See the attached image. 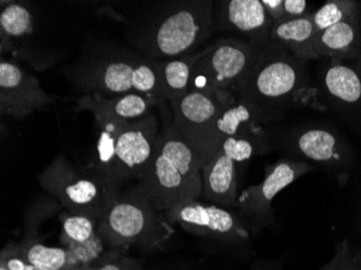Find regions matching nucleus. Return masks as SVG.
<instances>
[{
    "label": "nucleus",
    "instance_id": "f257e3e1",
    "mask_svg": "<svg viewBox=\"0 0 361 270\" xmlns=\"http://www.w3.org/2000/svg\"><path fill=\"white\" fill-rule=\"evenodd\" d=\"M235 95L250 107L261 125L277 123L300 107H319L306 62L271 42L259 50Z\"/></svg>",
    "mask_w": 361,
    "mask_h": 270
},
{
    "label": "nucleus",
    "instance_id": "f03ea898",
    "mask_svg": "<svg viewBox=\"0 0 361 270\" xmlns=\"http://www.w3.org/2000/svg\"><path fill=\"white\" fill-rule=\"evenodd\" d=\"M216 27L214 3L180 0L155 3L129 26V39L137 51L155 61L192 54Z\"/></svg>",
    "mask_w": 361,
    "mask_h": 270
},
{
    "label": "nucleus",
    "instance_id": "7ed1b4c3",
    "mask_svg": "<svg viewBox=\"0 0 361 270\" xmlns=\"http://www.w3.org/2000/svg\"><path fill=\"white\" fill-rule=\"evenodd\" d=\"M202 162L192 146L173 125L166 121L155 153L139 180L152 204L167 212L178 204L202 196Z\"/></svg>",
    "mask_w": 361,
    "mask_h": 270
},
{
    "label": "nucleus",
    "instance_id": "20e7f679",
    "mask_svg": "<svg viewBox=\"0 0 361 270\" xmlns=\"http://www.w3.org/2000/svg\"><path fill=\"white\" fill-rule=\"evenodd\" d=\"M71 75L86 94L97 93L111 97L141 93L160 99L159 61L118 47H97Z\"/></svg>",
    "mask_w": 361,
    "mask_h": 270
},
{
    "label": "nucleus",
    "instance_id": "39448f33",
    "mask_svg": "<svg viewBox=\"0 0 361 270\" xmlns=\"http://www.w3.org/2000/svg\"><path fill=\"white\" fill-rule=\"evenodd\" d=\"M42 188L74 214L100 222L118 198L119 185L93 164L76 166L58 157L38 176Z\"/></svg>",
    "mask_w": 361,
    "mask_h": 270
},
{
    "label": "nucleus",
    "instance_id": "423d86ee",
    "mask_svg": "<svg viewBox=\"0 0 361 270\" xmlns=\"http://www.w3.org/2000/svg\"><path fill=\"white\" fill-rule=\"evenodd\" d=\"M97 231L115 249L131 245L160 247L174 233L168 219L152 204L140 184L121 192L99 222Z\"/></svg>",
    "mask_w": 361,
    "mask_h": 270
},
{
    "label": "nucleus",
    "instance_id": "0eeeda50",
    "mask_svg": "<svg viewBox=\"0 0 361 270\" xmlns=\"http://www.w3.org/2000/svg\"><path fill=\"white\" fill-rule=\"evenodd\" d=\"M259 52L247 40L219 39L200 51L192 67L188 91H228L235 94Z\"/></svg>",
    "mask_w": 361,
    "mask_h": 270
},
{
    "label": "nucleus",
    "instance_id": "6e6552de",
    "mask_svg": "<svg viewBox=\"0 0 361 270\" xmlns=\"http://www.w3.org/2000/svg\"><path fill=\"white\" fill-rule=\"evenodd\" d=\"M165 216L188 233L241 247L252 254V231L237 211L194 200L170 209Z\"/></svg>",
    "mask_w": 361,
    "mask_h": 270
},
{
    "label": "nucleus",
    "instance_id": "1a4fd4ad",
    "mask_svg": "<svg viewBox=\"0 0 361 270\" xmlns=\"http://www.w3.org/2000/svg\"><path fill=\"white\" fill-rule=\"evenodd\" d=\"M313 166L304 160L281 158L264 168V180L251 185L237 198L234 208L247 221L253 237L263 229L273 228L276 224L275 211L271 204L281 190L305 174Z\"/></svg>",
    "mask_w": 361,
    "mask_h": 270
},
{
    "label": "nucleus",
    "instance_id": "9d476101",
    "mask_svg": "<svg viewBox=\"0 0 361 270\" xmlns=\"http://www.w3.org/2000/svg\"><path fill=\"white\" fill-rule=\"evenodd\" d=\"M261 125L250 107L237 97L207 128L192 149L202 164L212 157L228 137L251 140L271 149L267 133Z\"/></svg>",
    "mask_w": 361,
    "mask_h": 270
},
{
    "label": "nucleus",
    "instance_id": "9b49d317",
    "mask_svg": "<svg viewBox=\"0 0 361 270\" xmlns=\"http://www.w3.org/2000/svg\"><path fill=\"white\" fill-rule=\"evenodd\" d=\"M54 102L40 87L35 74L27 72L16 61L0 62V113L1 116L23 118L42 111Z\"/></svg>",
    "mask_w": 361,
    "mask_h": 270
},
{
    "label": "nucleus",
    "instance_id": "f8f14e48",
    "mask_svg": "<svg viewBox=\"0 0 361 270\" xmlns=\"http://www.w3.org/2000/svg\"><path fill=\"white\" fill-rule=\"evenodd\" d=\"M236 99L228 91H188L170 103L172 121L192 148L212 121Z\"/></svg>",
    "mask_w": 361,
    "mask_h": 270
},
{
    "label": "nucleus",
    "instance_id": "ddd939ff",
    "mask_svg": "<svg viewBox=\"0 0 361 270\" xmlns=\"http://www.w3.org/2000/svg\"><path fill=\"white\" fill-rule=\"evenodd\" d=\"M159 123L153 113L126 121L116 142L121 180H140L149 166L159 137Z\"/></svg>",
    "mask_w": 361,
    "mask_h": 270
},
{
    "label": "nucleus",
    "instance_id": "4468645a",
    "mask_svg": "<svg viewBox=\"0 0 361 270\" xmlns=\"http://www.w3.org/2000/svg\"><path fill=\"white\" fill-rule=\"evenodd\" d=\"M214 7L216 28L238 32L257 50L267 46L273 22L261 0H221Z\"/></svg>",
    "mask_w": 361,
    "mask_h": 270
},
{
    "label": "nucleus",
    "instance_id": "2eb2a0df",
    "mask_svg": "<svg viewBox=\"0 0 361 270\" xmlns=\"http://www.w3.org/2000/svg\"><path fill=\"white\" fill-rule=\"evenodd\" d=\"M37 30V16L27 4L3 3L0 11L1 54L9 52L14 58L32 63V39Z\"/></svg>",
    "mask_w": 361,
    "mask_h": 270
},
{
    "label": "nucleus",
    "instance_id": "dca6fc26",
    "mask_svg": "<svg viewBox=\"0 0 361 270\" xmlns=\"http://www.w3.org/2000/svg\"><path fill=\"white\" fill-rule=\"evenodd\" d=\"M294 159L312 160L322 166L342 168L348 164L346 152L336 134L324 128L310 127L294 134L286 146Z\"/></svg>",
    "mask_w": 361,
    "mask_h": 270
},
{
    "label": "nucleus",
    "instance_id": "f3484780",
    "mask_svg": "<svg viewBox=\"0 0 361 270\" xmlns=\"http://www.w3.org/2000/svg\"><path fill=\"white\" fill-rule=\"evenodd\" d=\"M202 196L209 204L234 208L237 198V164L218 150L202 166Z\"/></svg>",
    "mask_w": 361,
    "mask_h": 270
},
{
    "label": "nucleus",
    "instance_id": "a211bd4d",
    "mask_svg": "<svg viewBox=\"0 0 361 270\" xmlns=\"http://www.w3.org/2000/svg\"><path fill=\"white\" fill-rule=\"evenodd\" d=\"M164 102L154 95L128 93L116 97H103L92 93L78 99V111H88L93 115H104L121 121H135L151 113L152 107Z\"/></svg>",
    "mask_w": 361,
    "mask_h": 270
},
{
    "label": "nucleus",
    "instance_id": "6ab92c4d",
    "mask_svg": "<svg viewBox=\"0 0 361 270\" xmlns=\"http://www.w3.org/2000/svg\"><path fill=\"white\" fill-rule=\"evenodd\" d=\"M315 51L318 58L353 60L361 51V28L358 18L343 21L316 35Z\"/></svg>",
    "mask_w": 361,
    "mask_h": 270
},
{
    "label": "nucleus",
    "instance_id": "aec40b11",
    "mask_svg": "<svg viewBox=\"0 0 361 270\" xmlns=\"http://www.w3.org/2000/svg\"><path fill=\"white\" fill-rule=\"evenodd\" d=\"M315 38L316 30L310 13L300 19L273 24L269 42L283 47L295 58L308 62L319 59L315 51Z\"/></svg>",
    "mask_w": 361,
    "mask_h": 270
},
{
    "label": "nucleus",
    "instance_id": "412c9836",
    "mask_svg": "<svg viewBox=\"0 0 361 270\" xmlns=\"http://www.w3.org/2000/svg\"><path fill=\"white\" fill-rule=\"evenodd\" d=\"M94 116L97 128V160L93 166L121 186V176L116 157V142L126 121L104 115Z\"/></svg>",
    "mask_w": 361,
    "mask_h": 270
},
{
    "label": "nucleus",
    "instance_id": "4be33fe9",
    "mask_svg": "<svg viewBox=\"0 0 361 270\" xmlns=\"http://www.w3.org/2000/svg\"><path fill=\"white\" fill-rule=\"evenodd\" d=\"M200 52L159 61V87L158 95L162 101H169L183 97L190 90L192 67L200 59Z\"/></svg>",
    "mask_w": 361,
    "mask_h": 270
},
{
    "label": "nucleus",
    "instance_id": "5701e85b",
    "mask_svg": "<svg viewBox=\"0 0 361 270\" xmlns=\"http://www.w3.org/2000/svg\"><path fill=\"white\" fill-rule=\"evenodd\" d=\"M326 92L340 102L356 104L361 101V77L343 61L331 60L324 76Z\"/></svg>",
    "mask_w": 361,
    "mask_h": 270
},
{
    "label": "nucleus",
    "instance_id": "b1692460",
    "mask_svg": "<svg viewBox=\"0 0 361 270\" xmlns=\"http://www.w3.org/2000/svg\"><path fill=\"white\" fill-rule=\"evenodd\" d=\"M61 243L68 251V264L64 270L94 267L113 253L106 251V247L111 245L99 231L86 243H75L65 241Z\"/></svg>",
    "mask_w": 361,
    "mask_h": 270
},
{
    "label": "nucleus",
    "instance_id": "393cba45",
    "mask_svg": "<svg viewBox=\"0 0 361 270\" xmlns=\"http://www.w3.org/2000/svg\"><path fill=\"white\" fill-rule=\"evenodd\" d=\"M358 3L352 0H329L324 6L312 12V21L316 35L322 30L343 21L358 18Z\"/></svg>",
    "mask_w": 361,
    "mask_h": 270
},
{
    "label": "nucleus",
    "instance_id": "a878e982",
    "mask_svg": "<svg viewBox=\"0 0 361 270\" xmlns=\"http://www.w3.org/2000/svg\"><path fill=\"white\" fill-rule=\"evenodd\" d=\"M24 254L36 270H64L68 251L64 247H48L35 241L23 243Z\"/></svg>",
    "mask_w": 361,
    "mask_h": 270
},
{
    "label": "nucleus",
    "instance_id": "bb28decb",
    "mask_svg": "<svg viewBox=\"0 0 361 270\" xmlns=\"http://www.w3.org/2000/svg\"><path fill=\"white\" fill-rule=\"evenodd\" d=\"M99 221L82 214L68 212L62 219L61 243H82L92 238L97 233Z\"/></svg>",
    "mask_w": 361,
    "mask_h": 270
},
{
    "label": "nucleus",
    "instance_id": "cd10ccee",
    "mask_svg": "<svg viewBox=\"0 0 361 270\" xmlns=\"http://www.w3.org/2000/svg\"><path fill=\"white\" fill-rule=\"evenodd\" d=\"M219 150H222L223 153L232 158L238 166L239 164L252 159L255 156L267 153L269 149L251 140L228 137L223 142Z\"/></svg>",
    "mask_w": 361,
    "mask_h": 270
},
{
    "label": "nucleus",
    "instance_id": "c85d7f7f",
    "mask_svg": "<svg viewBox=\"0 0 361 270\" xmlns=\"http://www.w3.org/2000/svg\"><path fill=\"white\" fill-rule=\"evenodd\" d=\"M320 270H361V249L348 240H342L336 247L334 254Z\"/></svg>",
    "mask_w": 361,
    "mask_h": 270
},
{
    "label": "nucleus",
    "instance_id": "c756f323",
    "mask_svg": "<svg viewBox=\"0 0 361 270\" xmlns=\"http://www.w3.org/2000/svg\"><path fill=\"white\" fill-rule=\"evenodd\" d=\"M0 266L8 270H36L24 254L22 245H8L1 252Z\"/></svg>",
    "mask_w": 361,
    "mask_h": 270
},
{
    "label": "nucleus",
    "instance_id": "7c9ffc66",
    "mask_svg": "<svg viewBox=\"0 0 361 270\" xmlns=\"http://www.w3.org/2000/svg\"><path fill=\"white\" fill-rule=\"evenodd\" d=\"M95 270H142L137 267L135 261L123 259L119 255V251L113 252L109 257L97 265Z\"/></svg>",
    "mask_w": 361,
    "mask_h": 270
},
{
    "label": "nucleus",
    "instance_id": "2f4dec72",
    "mask_svg": "<svg viewBox=\"0 0 361 270\" xmlns=\"http://www.w3.org/2000/svg\"><path fill=\"white\" fill-rule=\"evenodd\" d=\"M283 8L285 20L300 19L312 13L308 11V3L305 0H283Z\"/></svg>",
    "mask_w": 361,
    "mask_h": 270
},
{
    "label": "nucleus",
    "instance_id": "473e14b6",
    "mask_svg": "<svg viewBox=\"0 0 361 270\" xmlns=\"http://www.w3.org/2000/svg\"><path fill=\"white\" fill-rule=\"evenodd\" d=\"M261 1L273 24L279 23L285 20L283 0H261Z\"/></svg>",
    "mask_w": 361,
    "mask_h": 270
},
{
    "label": "nucleus",
    "instance_id": "72a5a7b5",
    "mask_svg": "<svg viewBox=\"0 0 361 270\" xmlns=\"http://www.w3.org/2000/svg\"><path fill=\"white\" fill-rule=\"evenodd\" d=\"M285 259H257L251 266L250 270H283Z\"/></svg>",
    "mask_w": 361,
    "mask_h": 270
},
{
    "label": "nucleus",
    "instance_id": "f704fd0d",
    "mask_svg": "<svg viewBox=\"0 0 361 270\" xmlns=\"http://www.w3.org/2000/svg\"><path fill=\"white\" fill-rule=\"evenodd\" d=\"M95 269H97V266H94V267L82 268V269H79V270H95Z\"/></svg>",
    "mask_w": 361,
    "mask_h": 270
}]
</instances>
